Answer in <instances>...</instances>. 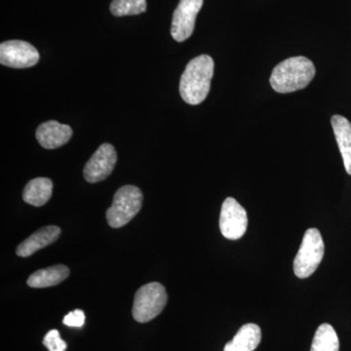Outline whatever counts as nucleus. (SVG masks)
Returning a JSON list of instances; mask_svg holds the SVG:
<instances>
[{
	"mask_svg": "<svg viewBox=\"0 0 351 351\" xmlns=\"http://www.w3.org/2000/svg\"><path fill=\"white\" fill-rule=\"evenodd\" d=\"M214 61L208 55H201L186 64L180 82V94L189 105H199L209 94L214 75Z\"/></svg>",
	"mask_w": 351,
	"mask_h": 351,
	"instance_id": "f257e3e1",
	"label": "nucleus"
},
{
	"mask_svg": "<svg viewBox=\"0 0 351 351\" xmlns=\"http://www.w3.org/2000/svg\"><path fill=\"white\" fill-rule=\"evenodd\" d=\"M315 71L313 62L307 58H289L272 71L270 85L278 93H292L306 88L315 76Z\"/></svg>",
	"mask_w": 351,
	"mask_h": 351,
	"instance_id": "f03ea898",
	"label": "nucleus"
},
{
	"mask_svg": "<svg viewBox=\"0 0 351 351\" xmlns=\"http://www.w3.org/2000/svg\"><path fill=\"white\" fill-rule=\"evenodd\" d=\"M142 191L135 186H124L115 193L112 207L107 211L108 225L113 228L124 226L134 219L142 208Z\"/></svg>",
	"mask_w": 351,
	"mask_h": 351,
	"instance_id": "7ed1b4c3",
	"label": "nucleus"
},
{
	"mask_svg": "<svg viewBox=\"0 0 351 351\" xmlns=\"http://www.w3.org/2000/svg\"><path fill=\"white\" fill-rule=\"evenodd\" d=\"M167 293L162 284L152 282L142 286L135 295L133 304L134 319L147 323L159 315L167 304Z\"/></svg>",
	"mask_w": 351,
	"mask_h": 351,
	"instance_id": "20e7f679",
	"label": "nucleus"
},
{
	"mask_svg": "<svg viewBox=\"0 0 351 351\" xmlns=\"http://www.w3.org/2000/svg\"><path fill=\"white\" fill-rule=\"evenodd\" d=\"M325 246L317 228H309L304 233L301 247L294 261V271L299 278L313 276L324 257Z\"/></svg>",
	"mask_w": 351,
	"mask_h": 351,
	"instance_id": "39448f33",
	"label": "nucleus"
},
{
	"mask_svg": "<svg viewBox=\"0 0 351 351\" xmlns=\"http://www.w3.org/2000/svg\"><path fill=\"white\" fill-rule=\"evenodd\" d=\"M248 228L246 210L234 198L228 197L221 205L219 230L226 239H241Z\"/></svg>",
	"mask_w": 351,
	"mask_h": 351,
	"instance_id": "423d86ee",
	"label": "nucleus"
},
{
	"mask_svg": "<svg viewBox=\"0 0 351 351\" xmlns=\"http://www.w3.org/2000/svg\"><path fill=\"white\" fill-rule=\"evenodd\" d=\"M39 53L36 47L23 40H9L0 45V64L13 69H27L36 66Z\"/></svg>",
	"mask_w": 351,
	"mask_h": 351,
	"instance_id": "0eeeda50",
	"label": "nucleus"
},
{
	"mask_svg": "<svg viewBox=\"0 0 351 351\" xmlns=\"http://www.w3.org/2000/svg\"><path fill=\"white\" fill-rule=\"evenodd\" d=\"M203 0H181L176 8L171 25V36L178 43L189 38L195 31V20Z\"/></svg>",
	"mask_w": 351,
	"mask_h": 351,
	"instance_id": "6e6552de",
	"label": "nucleus"
},
{
	"mask_svg": "<svg viewBox=\"0 0 351 351\" xmlns=\"http://www.w3.org/2000/svg\"><path fill=\"white\" fill-rule=\"evenodd\" d=\"M117 161V154L113 145H100L85 165L83 170L85 180L91 184L104 181L112 174Z\"/></svg>",
	"mask_w": 351,
	"mask_h": 351,
	"instance_id": "1a4fd4ad",
	"label": "nucleus"
},
{
	"mask_svg": "<svg viewBox=\"0 0 351 351\" xmlns=\"http://www.w3.org/2000/svg\"><path fill=\"white\" fill-rule=\"evenodd\" d=\"M73 137V129L66 124L55 120L44 122L36 130V138L41 147L46 149H54L69 143Z\"/></svg>",
	"mask_w": 351,
	"mask_h": 351,
	"instance_id": "9d476101",
	"label": "nucleus"
},
{
	"mask_svg": "<svg viewBox=\"0 0 351 351\" xmlns=\"http://www.w3.org/2000/svg\"><path fill=\"white\" fill-rule=\"evenodd\" d=\"M61 230L59 226H47L32 233L17 247L16 253L19 257H29L44 247L54 243L60 237Z\"/></svg>",
	"mask_w": 351,
	"mask_h": 351,
	"instance_id": "9b49d317",
	"label": "nucleus"
},
{
	"mask_svg": "<svg viewBox=\"0 0 351 351\" xmlns=\"http://www.w3.org/2000/svg\"><path fill=\"white\" fill-rule=\"evenodd\" d=\"M331 123L346 171L351 175V123L341 115H334Z\"/></svg>",
	"mask_w": 351,
	"mask_h": 351,
	"instance_id": "f8f14e48",
	"label": "nucleus"
},
{
	"mask_svg": "<svg viewBox=\"0 0 351 351\" xmlns=\"http://www.w3.org/2000/svg\"><path fill=\"white\" fill-rule=\"evenodd\" d=\"M261 339V328L249 323L240 328L232 341L226 343L223 351H254L260 345Z\"/></svg>",
	"mask_w": 351,
	"mask_h": 351,
	"instance_id": "ddd939ff",
	"label": "nucleus"
},
{
	"mask_svg": "<svg viewBox=\"0 0 351 351\" xmlns=\"http://www.w3.org/2000/svg\"><path fill=\"white\" fill-rule=\"evenodd\" d=\"M69 269L66 265H56L34 272L27 283L32 288H47L56 286L68 278Z\"/></svg>",
	"mask_w": 351,
	"mask_h": 351,
	"instance_id": "4468645a",
	"label": "nucleus"
},
{
	"mask_svg": "<svg viewBox=\"0 0 351 351\" xmlns=\"http://www.w3.org/2000/svg\"><path fill=\"white\" fill-rule=\"evenodd\" d=\"M53 182L48 178H36L27 182L23 191V198L27 204L40 207L52 196Z\"/></svg>",
	"mask_w": 351,
	"mask_h": 351,
	"instance_id": "2eb2a0df",
	"label": "nucleus"
},
{
	"mask_svg": "<svg viewBox=\"0 0 351 351\" xmlns=\"http://www.w3.org/2000/svg\"><path fill=\"white\" fill-rule=\"evenodd\" d=\"M338 335L334 328L327 323L320 325L316 330L311 351H339Z\"/></svg>",
	"mask_w": 351,
	"mask_h": 351,
	"instance_id": "dca6fc26",
	"label": "nucleus"
},
{
	"mask_svg": "<svg viewBox=\"0 0 351 351\" xmlns=\"http://www.w3.org/2000/svg\"><path fill=\"white\" fill-rule=\"evenodd\" d=\"M147 10L145 0H112L110 12L115 17L138 15Z\"/></svg>",
	"mask_w": 351,
	"mask_h": 351,
	"instance_id": "f3484780",
	"label": "nucleus"
},
{
	"mask_svg": "<svg viewBox=\"0 0 351 351\" xmlns=\"http://www.w3.org/2000/svg\"><path fill=\"white\" fill-rule=\"evenodd\" d=\"M43 345L49 351H66L68 348V345L61 339L60 332L57 330H51L46 334L43 339Z\"/></svg>",
	"mask_w": 351,
	"mask_h": 351,
	"instance_id": "a211bd4d",
	"label": "nucleus"
},
{
	"mask_svg": "<svg viewBox=\"0 0 351 351\" xmlns=\"http://www.w3.org/2000/svg\"><path fill=\"white\" fill-rule=\"evenodd\" d=\"M63 323L69 327H82L85 323V314L80 309H75L64 316Z\"/></svg>",
	"mask_w": 351,
	"mask_h": 351,
	"instance_id": "6ab92c4d",
	"label": "nucleus"
}]
</instances>
